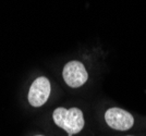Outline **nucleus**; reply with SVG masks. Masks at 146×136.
Returning a JSON list of instances; mask_svg holds the SVG:
<instances>
[{"label": "nucleus", "mask_w": 146, "mask_h": 136, "mask_svg": "<svg viewBox=\"0 0 146 136\" xmlns=\"http://www.w3.org/2000/svg\"><path fill=\"white\" fill-rule=\"evenodd\" d=\"M54 122L59 127L63 129L68 133L69 136L80 133L84 127V118L83 112L79 108H57L54 113Z\"/></svg>", "instance_id": "1"}, {"label": "nucleus", "mask_w": 146, "mask_h": 136, "mask_svg": "<svg viewBox=\"0 0 146 136\" xmlns=\"http://www.w3.org/2000/svg\"><path fill=\"white\" fill-rule=\"evenodd\" d=\"M63 80L70 87L76 88L85 84L88 74L83 63L80 61H70L64 65L62 71Z\"/></svg>", "instance_id": "2"}, {"label": "nucleus", "mask_w": 146, "mask_h": 136, "mask_svg": "<svg viewBox=\"0 0 146 136\" xmlns=\"http://www.w3.org/2000/svg\"><path fill=\"white\" fill-rule=\"evenodd\" d=\"M105 120L111 129L118 131H128L134 124L133 116L120 108L108 109L105 113Z\"/></svg>", "instance_id": "3"}, {"label": "nucleus", "mask_w": 146, "mask_h": 136, "mask_svg": "<svg viewBox=\"0 0 146 136\" xmlns=\"http://www.w3.org/2000/svg\"><path fill=\"white\" fill-rule=\"evenodd\" d=\"M50 95V82L47 77H37L31 85L29 92V101L33 107L43 106Z\"/></svg>", "instance_id": "4"}, {"label": "nucleus", "mask_w": 146, "mask_h": 136, "mask_svg": "<svg viewBox=\"0 0 146 136\" xmlns=\"http://www.w3.org/2000/svg\"><path fill=\"white\" fill-rule=\"evenodd\" d=\"M37 136H42V135H37Z\"/></svg>", "instance_id": "5"}]
</instances>
